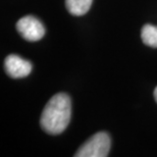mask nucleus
Listing matches in <instances>:
<instances>
[{
  "label": "nucleus",
  "instance_id": "obj_1",
  "mask_svg": "<svg viewBox=\"0 0 157 157\" xmlns=\"http://www.w3.org/2000/svg\"><path fill=\"white\" fill-rule=\"evenodd\" d=\"M71 115L70 96L64 93L56 94L43 109L40 124L44 132L50 135L61 134L67 128Z\"/></svg>",
  "mask_w": 157,
  "mask_h": 157
},
{
  "label": "nucleus",
  "instance_id": "obj_2",
  "mask_svg": "<svg viewBox=\"0 0 157 157\" xmlns=\"http://www.w3.org/2000/svg\"><path fill=\"white\" fill-rule=\"evenodd\" d=\"M110 150V137L100 132L92 136L75 154L76 157H105Z\"/></svg>",
  "mask_w": 157,
  "mask_h": 157
},
{
  "label": "nucleus",
  "instance_id": "obj_3",
  "mask_svg": "<svg viewBox=\"0 0 157 157\" xmlns=\"http://www.w3.org/2000/svg\"><path fill=\"white\" fill-rule=\"evenodd\" d=\"M18 34L25 40L35 42L42 39L45 35V28L37 17L33 15H26L17 23Z\"/></svg>",
  "mask_w": 157,
  "mask_h": 157
},
{
  "label": "nucleus",
  "instance_id": "obj_4",
  "mask_svg": "<svg viewBox=\"0 0 157 157\" xmlns=\"http://www.w3.org/2000/svg\"><path fill=\"white\" fill-rule=\"evenodd\" d=\"M4 68L9 77L21 78L29 76L32 71V64L30 61L21 58V56L10 54L5 58Z\"/></svg>",
  "mask_w": 157,
  "mask_h": 157
},
{
  "label": "nucleus",
  "instance_id": "obj_5",
  "mask_svg": "<svg viewBox=\"0 0 157 157\" xmlns=\"http://www.w3.org/2000/svg\"><path fill=\"white\" fill-rule=\"evenodd\" d=\"M93 0H65V6L73 15H83L89 11Z\"/></svg>",
  "mask_w": 157,
  "mask_h": 157
},
{
  "label": "nucleus",
  "instance_id": "obj_6",
  "mask_svg": "<svg viewBox=\"0 0 157 157\" xmlns=\"http://www.w3.org/2000/svg\"><path fill=\"white\" fill-rule=\"evenodd\" d=\"M141 38H142L143 43L150 47H157V27L152 26V25H145L142 28L141 32Z\"/></svg>",
  "mask_w": 157,
  "mask_h": 157
},
{
  "label": "nucleus",
  "instance_id": "obj_7",
  "mask_svg": "<svg viewBox=\"0 0 157 157\" xmlns=\"http://www.w3.org/2000/svg\"><path fill=\"white\" fill-rule=\"evenodd\" d=\"M154 98H155L156 102H157V87L155 88V90H154Z\"/></svg>",
  "mask_w": 157,
  "mask_h": 157
}]
</instances>
